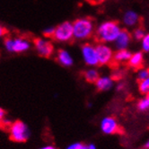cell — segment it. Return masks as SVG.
Masks as SVG:
<instances>
[{
    "label": "cell",
    "instance_id": "1",
    "mask_svg": "<svg viewBox=\"0 0 149 149\" xmlns=\"http://www.w3.org/2000/svg\"><path fill=\"white\" fill-rule=\"evenodd\" d=\"M120 27L116 21H109L102 23L95 33V40L99 43L115 41L120 33Z\"/></svg>",
    "mask_w": 149,
    "mask_h": 149
},
{
    "label": "cell",
    "instance_id": "2",
    "mask_svg": "<svg viewBox=\"0 0 149 149\" xmlns=\"http://www.w3.org/2000/svg\"><path fill=\"white\" fill-rule=\"evenodd\" d=\"M93 21L89 17L79 18L73 23L74 38L77 40H86L93 33Z\"/></svg>",
    "mask_w": 149,
    "mask_h": 149
},
{
    "label": "cell",
    "instance_id": "3",
    "mask_svg": "<svg viewBox=\"0 0 149 149\" xmlns=\"http://www.w3.org/2000/svg\"><path fill=\"white\" fill-rule=\"evenodd\" d=\"M8 132L10 138L17 143L26 142L31 136V131L29 127L23 121L15 120L11 123L8 127Z\"/></svg>",
    "mask_w": 149,
    "mask_h": 149
},
{
    "label": "cell",
    "instance_id": "4",
    "mask_svg": "<svg viewBox=\"0 0 149 149\" xmlns=\"http://www.w3.org/2000/svg\"><path fill=\"white\" fill-rule=\"evenodd\" d=\"M6 49L8 52L22 53L27 51L31 48V42L24 37L6 38L4 41Z\"/></svg>",
    "mask_w": 149,
    "mask_h": 149
},
{
    "label": "cell",
    "instance_id": "5",
    "mask_svg": "<svg viewBox=\"0 0 149 149\" xmlns=\"http://www.w3.org/2000/svg\"><path fill=\"white\" fill-rule=\"evenodd\" d=\"M53 39L58 42H68L74 38L73 24L70 22H64L55 27Z\"/></svg>",
    "mask_w": 149,
    "mask_h": 149
},
{
    "label": "cell",
    "instance_id": "6",
    "mask_svg": "<svg viewBox=\"0 0 149 149\" xmlns=\"http://www.w3.org/2000/svg\"><path fill=\"white\" fill-rule=\"evenodd\" d=\"M33 45L38 54L43 58H49L54 52V46L51 42L43 38H37L33 40Z\"/></svg>",
    "mask_w": 149,
    "mask_h": 149
},
{
    "label": "cell",
    "instance_id": "7",
    "mask_svg": "<svg viewBox=\"0 0 149 149\" xmlns=\"http://www.w3.org/2000/svg\"><path fill=\"white\" fill-rule=\"evenodd\" d=\"M82 56L84 63L90 67H96L99 66V61L97 58L96 49L94 46L86 43L82 46Z\"/></svg>",
    "mask_w": 149,
    "mask_h": 149
},
{
    "label": "cell",
    "instance_id": "8",
    "mask_svg": "<svg viewBox=\"0 0 149 149\" xmlns=\"http://www.w3.org/2000/svg\"><path fill=\"white\" fill-rule=\"evenodd\" d=\"M97 53V58L99 61V66H104V65H110L113 58V54L111 49L108 47L107 45L99 43L95 46Z\"/></svg>",
    "mask_w": 149,
    "mask_h": 149
},
{
    "label": "cell",
    "instance_id": "9",
    "mask_svg": "<svg viewBox=\"0 0 149 149\" xmlns=\"http://www.w3.org/2000/svg\"><path fill=\"white\" fill-rule=\"evenodd\" d=\"M100 127L104 135H114L120 132V125L111 116L104 117L100 123Z\"/></svg>",
    "mask_w": 149,
    "mask_h": 149
},
{
    "label": "cell",
    "instance_id": "10",
    "mask_svg": "<svg viewBox=\"0 0 149 149\" xmlns=\"http://www.w3.org/2000/svg\"><path fill=\"white\" fill-rule=\"evenodd\" d=\"M132 39V35L129 31L126 29H121L120 33L118 36V38L115 40V46L117 49H125L129 46L130 42Z\"/></svg>",
    "mask_w": 149,
    "mask_h": 149
},
{
    "label": "cell",
    "instance_id": "11",
    "mask_svg": "<svg viewBox=\"0 0 149 149\" xmlns=\"http://www.w3.org/2000/svg\"><path fill=\"white\" fill-rule=\"evenodd\" d=\"M94 84L99 92H107L113 87V79L110 77H100Z\"/></svg>",
    "mask_w": 149,
    "mask_h": 149
},
{
    "label": "cell",
    "instance_id": "12",
    "mask_svg": "<svg viewBox=\"0 0 149 149\" xmlns=\"http://www.w3.org/2000/svg\"><path fill=\"white\" fill-rule=\"evenodd\" d=\"M57 60L61 66L66 67V68H69V67L73 66V64H74V59H73L72 56L66 49L58 50V54H57Z\"/></svg>",
    "mask_w": 149,
    "mask_h": 149
},
{
    "label": "cell",
    "instance_id": "13",
    "mask_svg": "<svg viewBox=\"0 0 149 149\" xmlns=\"http://www.w3.org/2000/svg\"><path fill=\"white\" fill-rule=\"evenodd\" d=\"M131 56H132L131 52L129 51L127 49L117 50L113 54V58H112L111 63L110 64V66H111L112 64H120V63L127 62L131 58Z\"/></svg>",
    "mask_w": 149,
    "mask_h": 149
},
{
    "label": "cell",
    "instance_id": "14",
    "mask_svg": "<svg viewBox=\"0 0 149 149\" xmlns=\"http://www.w3.org/2000/svg\"><path fill=\"white\" fill-rule=\"evenodd\" d=\"M129 67L135 69V70H139L143 68L144 65V57L142 52H136L135 54H132L130 60L127 61Z\"/></svg>",
    "mask_w": 149,
    "mask_h": 149
},
{
    "label": "cell",
    "instance_id": "15",
    "mask_svg": "<svg viewBox=\"0 0 149 149\" xmlns=\"http://www.w3.org/2000/svg\"><path fill=\"white\" fill-rule=\"evenodd\" d=\"M140 20V17L138 16V15L133 11H129L127 12L123 17V22L127 26H134L137 23H139L138 21Z\"/></svg>",
    "mask_w": 149,
    "mask_h": 149
},
{
    "label": "cell",
    "instance_id": "16",
    "mask_svg": "<svg viewBox=\"0 0 149 149\" xmlns=\"http://www.w3.org/2000/svg\"><path fill=\"white\" fill-rule=\"evenodd\" d=\"M84 77L86 82L90 84H94L100 77V74L99 72L95 68H90L84 72Z\"/></svg>",
    "mask_w": 149,
    "mask_h": 149
},
{
    "label": "cell",
    "instance_id": "17",
    "mask_svg": "<svg viewBox=\"0 0 149 149\" xmlns=\"http://www.w3.org/2000/svg\"><path fill=\"white\" fill-rule=\"evenodd\" d=\"M138 90L142 94L146 95L149 93V77L138 82Z\"/></svg>",
    "mask_w": 149,
    "mask_h": 149
},
{
    "label": "cell",
    "instance_id": "18",
    "mask_svg": "<svg viewBox=\"0 0 149 149\" xmlns=\"http://www.w3.org/2000/svg\"><path fill=\"white\" fill-rule=\"evenodd\" d=\"M7 114L6 111L0 107V127H9L12 122H7Z\"/></svg>",
    "mask_w": 149,
    "mask_h": 149
},
{
    "label": "cell",
    "instance_id": "19",
    "mask_svg": "<svg viewBox=\"0 0 149 149\" xmlns=\"http://www.w3.org/2000/svg\"><path fill=\"white\" fill-rule=\"evenodd\" d=\"M147 77H149V68H140L139 70H137V74H136V80L137 82L143 81L145 79H146Z\"/></svg>",
    "mask_w": 149,
    "mask_h": 149
},
{
    "label": "cell",
    "instance_id": "20",
    "mask_svg": "<svg viewBox=\"0 0 149 149\" xmlns=\"http://www.w3.org/2000/svg\"><path fill=\"white\" fill-rule=\"evenodd\" d=\"M136 106H137V109L140 111H146L149 109V100L146 97H145L138 101Z\"/></svg>",
    "mask_w": 149,
    "mask_h": 149
},
{
    "label": "cell",
    "instance_id": "21",
    "mask_svg": "<svg viewBox=\"0 0 149 149\" xmlns=\"http://www.w3.org/2000/svg\"><path fill=\"white\" fill-rule=\"evenodd\" d=\"M133 35H134V38H135L136 40H141L145 37V35H146V34H145V30H144V28L141 27V26H138V27L135 30Z\"/></svg>",
    "mask_w": 149,
    "mask_h": 149
},
{
    "label": "cell",
    "instance_id": "22",
    "mask_svg": "<svg viewBox=\"0 0 149 149\" xmlns=\"http://www.w3.org/2000/svg\"><path fill=\"white\" fill-rule=\"evenodd\" d=\"M66 149H88V147L86 144H84V143L76 142V143H73V144L69 145L68 146H67Z\"/></svg>",
    "mask_w": 149,
    "mask_h": 149
},
{
    "label": "cell",
    "instance_id": "23",
    "mask_svg": "<svg viewBox=\"0 0 149 149\" xmlns=\"http://www.w3.org/2000/svg\"><path fill=\"white\" fill-rule=\"evenodd\" d=\"M142 49L145 52H149V33L142 39Z\"/></svg>",
    "mask_w": 149,
    "mask_h": 149
},
{
    "label": "cell",
    "instance_id": "24",
    "mask_svg": "<svg viewBox=\"0 0 149 149\" xmlns=\"http://www.w3.org/2000/svg\"><path fill=\"white\" fill-rule=\"evenodd\" d=\"M54 31H55V27H49L47 29L44 30L43 31V34L46 37H53V34H54Z\"/></svg>",
    "mask_w": 149,
    "mask_h": 149
},
{
    "label": "cell",
    "instance_id": "25",
    "mask_svg": "<svg viewBox=\"0 0 149 149\" xmlns=\"http://www.w3.org/2000/svg\"><path fill=\"white\" fill-rule=\"evenodd\" d=\"M86 1L88 3H90L91 5H94V6H96V5H100L102 4V2H104L105 0H86Z\"/></svg>",
    "mask_w": 149,
    "mask_h": 149
},
{
    "label": "cell",
    "instance_id": "26",
    "mask_svg": "<svg viewBox=\"0 0 149 149\" xmlns=\"http://www.w3.org/2000/svg\"><path fill=\"white\" fill-rule=\"evenodd\" d=\"M6 33V29L3 27V26H1L0 25V38H2L5 34Z\"/></svg>",
    "mask_w": 149,
    "mask_h": 149
},
{
    "label": "cell",
    "instance_id": "27",
    "mask_svg": "<svg viewBox=\"0 0 149 149\" xmlns=\"http://www.w3.org/2000/svg\"><path fill=\"white\" fill-rule=\"evenodd\" d=\"M124 87H125V84L123 83H120L117 86V91H122L124 89Z\"/></svg>",
    "mask_w": 149,
    "mask_h": 149
},
{
    "label": "cell",
    "instance_id": "28",
    "mask_svg": "<svg viewBox=\"0 0 149 149\" xmlns=\"http://www.w3.org/2000/svg\"><path fill=\"white\" fill-rule=\"evenodd\" d=\"M40 149H57L54 146H51V145H48V146H44L40 147Z\"/></svg>",
    "mask_w": 149,
    "mask_h": 149
},
{
    "label": "cell",
    "instance_id": "29",
    "mask_svg": "<svg viewBox=\"0 0 149 149\" xmlns=\"http://www.w3.org/2000/svg\"><path fill=\"white\" fill-rule=\"evenodd\" d=\"M87 147H88V149H97L96 146H95L94 144H89L87 146Z\"/></svg>",
    "mask_w": 149,
    "mask_h": 149
},
{
    "label": "cell",
    "instance_id": "30",
    "mask_svg": "<svg viewBox=\"0 0 149 149\" xmlns=\"http://www.w3.org/2000/svg\"><path fill=\"white\" fill-rule=\"evenodd\" d=\"M144 148H145V149H149V139L145 143V145H144Z\"/></svg>",
    "mask_w": 149,
    "mask_h": 149
},
{
    "label": "cell",
    "instance_id": "31",
    "mask_svg": "<svg viewBox=\"0 0 149 149\" xmlns=\"http://www.w3.org/2000/svg\"><path fill=\"white\" fill-rule=\"evenodd\" d=\"M146 98H147V99L149 100V93H148L146 94Z\"/></svg>",
    "mask_w": 149,
    "mask_h": 149
}]
</instances>
